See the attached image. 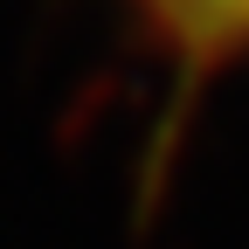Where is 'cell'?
<instances>
[{
	"label": "cell",
	"instance_id": "1",
	"mask_svg": "<svg viewBox=\"0 0 249 249\" xmlns=\"http://www.w3.org/2000/svg\"><path fill=\"white\" fill-rule=\"evenodd\" d=\"M111 7L139 28V42L160 55L180 97L249 62V0H111Z\"/></svg>",
	"mask_w": 249,
	"mask_h": 249
}]
</instances>
